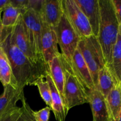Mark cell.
Returning a JSON list of instances; mask_svg holds the SVG:
<instances>
[{"label":"cell","instance_id":"cell-1","mask_svg":"<svg viewBox=\"0 0 121 121\" xmlns=\"http://www.w3.org/2000/svg\"><path fill=\"white\" fill-rule=\"evenodd\" d=\"M0 46L8 57L14 80L19 88L24 89L26 86H34L39 78L46 76V73L32 63L15 44L12 37V27L3 28Z\"/></svg>","mask_w":121,"mask_h":121},{"label":"cell","instance_id":"cell-2","mask_svg":"<svg viewBox=\"0 0 121 121\" xmlns=\"http://www.w3.org/2000/svg\"><path fill=\"white\" fill-rule=\"evenodd\" d=\"M98 2L100 17L97 37L103 51L106 66H109L112 62L120 22L112 0H98Z\"/></svg>","mask_w":121,"mask_h":121},{"label":"cell","instance_id":"cell-3","mask_svg":"<svg viewBox=\"0 0 121 121\" xmlns=\"http://www.w3.org/2000/svg\"><path fill=\"white\" fill-rule=\"evenodd\" d=\"M64 73V99L68 109L89 103L88 92L75 72L71 62L60 53Z\"/></svg>","mask_w":121,"mask_h":121},{"label":"cell","instance_id":"cell-4","mask_svg":"<svg viewBox=\"0 0 121 121\" xmlns=\"http://www.w3.org/2000/svg\"><path fill=\"white\" fill-rule=\"evenodd\" d=\"M12 37L15 44L32 63L38 66L45 73L49 72L48 66L43 58L37 53L34 39L25 24L21 14L16 24L12 27Z\"/></svg>","mask_w":121,"mask_h":121},{"label":"cell","instance_id":"cell-5","mask_svg":"<svg viewBox=\"0 0 121 121\" xmlns=\"http://www.w3.org/2000/svg\"><path fill=\"white\" fill-rule=\"evenodd\" d=\"M77 48L88 67L96 88L98 73L106 66L103 51L97 37L91 35L81 38Z\"/></svg>","mask_w":121,"mask_h":121},{"label":"cell","instance_id":"cell-6","mask_svg":"<svg viewBox=\"0 0 121 121\" xmlns=\"http://www.w3.org/2000/svg\"><path fill=\"white\" fill-rule=\"evenodd\" d=\"M54 29L61 54L71 62L74 54L78 47L80 37L69 22L65 14H63L60 21Z\"/></svg>","mask_w":121,"mask_h":121},{"label":"cell","instance_id":"cell-7","mask_svg":"<svg viewBox=\"0 0 121 121\" xmlns=\"http://www.w3.org/2000/svg\"><path fill=\"white\" fill-rule=\"evenodd\" d=\"M62 2L64 13L80 38L93 35L88 20L74 0H62Z\"/></svg>","mask_w":121,"mask_h":121},{"label":"cell","instance_id":"cell-8","mask_svg":"<svg viewBox=\"0 0 121 121\" xmlns=\"http://www.w3.org/2000/svg\"><path fill=\"white\" fill-rule=\"evenodd\" d=\"M58 44L56 35L53 27L43 22L41 41L42 53L47 66L55 57L58 56L60 54L58 51Z\"/></svg>","mask_w":121,"mask_h":121},{"label":"cell","instance_id":"cell-9","mask_svg":"<svg viewBox=\"0 0 121 121\" xmlns=\"http://www.w3.org/2000/svg\"><path fill=\"white\" fill-rule=\"evenodd\" d=\"M21 15L25 24L34 39L37 53L43 58L41 47L43 21L40 15L32 9H27Z\"/></svg>","mask_w":121,"mask_h":121},{"label":"cell","instance_id":"cell-10","mask_svg":"<svg viewBox=\"0 0 121 121\" xmlns=\"http://www.w3.org/2000/svg\"><path fill=\"white\" fill-rule=\"evenodd\" d=\"M64 14L62 0H44L40 15L43 22L55 28Z\"/></svg>","mask_w":121,"mask_h":121},{"label":"cell","instance_id":"cell-11","mask_svg":"<svg viewBox=\"0 0 121 121\" xmlns=\"http://www.w3.org/2000/svg\"><path fill=\"white\" fill-rule=\"evenodd\" d=\"M89 103L92 111L93 121H110L106 98L96 89L88 93Z\"/></svg>","mask_w":121,"mask_h":121},{"label":"cell","instance_id":"cell-12","mask_svg":"<svg viewBox=\"0 0 121 121\" xmlns=\"http://www.w3.org/2000/svg\"><path fill=\"white\" fill-rule=\"evenodd\" d=\"M84 13L91 27L93 34L97 37L99 28L100 5L98 0H74Z\"/></svg>","mask_w":121,"mask_h":121},{"label":"cell","instance_id":"cell-13","mask_svg":"<svg viewBox=\"0 0 121 121\" xmlns=\"http://www.w3.org/2000/svg\"><path fill=\"white\" fill-rule=\"evenodd\" d=\"M71 65L88 93L90 91L94 90L96 87L91 73L78 48L75 50L72 57Z\"/></svg>","mask_w":121,"mask_h":121},{"label":"cell","instance_id":"cell-14","mask_svg":"<svg viewBox=\"0 0 121 121\" xmlns=\"http://www.w3.org/2000/svg\"><path fill=\"white\" fill-rule=\"evenodd\" d=\"M4 92L0 95V117L11 109L16 107V104L24 96L23 89L9 84L4 86Z\"/></svg>","mask_w":121,"mask_h":121},{"label":"cell","instance_id":"cell-15","mask_svg":"<svg viewBox=\"0 0 121 121\" xmlns=\"http://www.w3.org/2000/svg\"><path fill=\"white\" fill-rule=\"evenodd\" d=\"M45 79L48 82L51 92L52 98V111L55 118L58 121H65L69 110L66 107L64 99L53 83L49 73L47 72Z\"/></svg>","mask_w":121,"mask_h":121},{"label":"cell","instance_id":"cell-16","mask_svg":"<svg viewBox=\"0 0 121 121\" xmlns=\"http://www.w3.org/2000/svg\"><path fill=\"white\" fill-rule=\"evenodd\" d=\"M110 121H117L121 115V82H117L106 98Z\"/></svg>","mask_w":121,"mask_h":121},{"label":"cell","instance_id":"cell-17","mask_svg":"<svg viewBox=\"0 0 121 121\" xmlns=\"http://www.w3.org/2000/svg\"><path fill=\"white\" fill-rule=\"evenodd\" d=\"M60 54L55 57L49 64V73L57 89L64 99V73L62 64L60 57ZM65 102V101H64Z\"/></svg>","mask_w":121,"mask_h":121},{"label":"cell","instance_id":"cell-18","mask_svg":"<svg viewBox=\"0 0 121 121\" xmlns=\"http://www.w3.org/2000/svg\"><path fill=\"white\" fill-rule=\"evenodd\" d=\"M108 68L111 72L116 82H121V23L120 22L119 30L117 40L114 47L111 64Z\"/></svg>","mask_w":121,"mask_h":121},{"label":"cell","instance_id":"cell-19","mask_svg":"<svg viewBox=\"0 0 121 121\" xmlns=\"http://www.w3.org/2000/svg\"><path fill=\"white\" fill-rule=\"evenodd\" d=\"M116 83L117 82L110 70L108 67L105 66L98 73L97 85L96 89L103 95L104 98H106Z\"/></svg>","mask_w":121,"mask_h":121},{"label":"cell","instance_id":"cell-20","mask_svg":"<svg viewBox=\"0 0 121 121\" xmlns=\"http://www.w3.org/2000/svg\"><path fill=\"white\" fill-rule=\"evenodd\" d=\"M0 81L3 86L11 84L18 87L14 80L10 63L3 48L0 46Z\"/></svg>","mask_w":121,"mask_h":121},{"label":"cell","instance_id":"cell-21","mask_svg":"<svg viewBox=\"0 0 121 121\" xmlns=\"http://www.w3.org/2000/svg\"><path fill=\"white\" fill-rule=\"evenodd\" d=\"M21 11L18 8L9 5L4 10L2 18V25L3 27H12L16 24Z\"/></svg>","mask_w":121,"mask_h":121},{"label":"cell","instance_id":"cell-22","mask_svg":"<svg viewBox=\"0 0 121 121\" xmlns=\"http://www.w3.org/2000/svg\"><path fill=\"white\" fill-rule=\"evenodd\" d=\"M39 89L40 96L47 105L52 109V98L51 92L48 82L45 79V77L42 76L39 78L36 83L35 85Z\"/></svg>","mask_w":121,"mask_h":121},{"label":"cell","instance_id":"cell-23","mask_svg":"<svg viewBox=\"0 0 121 121\" xmlns=\"http://www.w3.org/2000/svg\"><path fill=\"white\" fill-rule=\"evenodd\" d=\"M22 102L23 111L20 117L18 118L16 121H36L33 115V111L30 107L29 105L26 101L24 96L21 99Z\"/></svg>","mask_w":121,"mask_h":121},{"label":"cell","instance_id":"cell-24","mask_svg":"<svg viewBox=\"0 0 121 121\" xmlns=\"http://www.w3.org/2000/svg\"><path fill=\"white\" fill-rule=\"evenodd\" d=\"M21 107H16L11 109L0 117V121H16L22 112Z\"/></svg>","mask_w":121,"mask_h":121},{"label":"cell","instance_id":"cell-25","mask_svg":"<svg viewBox=\"0 0 121 121\" xmlns=\"http://www.w3.org/2000/svg\"><path fill=\"white\" fill-rule=\"evenodd\" d=\"M52 111L48 106L45 107L38 111H33V115L36 121H49L50 112Z\"/></svg>","mask_w":121,"mask_h":121},{"label":"cell","instance_id":"cell-26","mask_svg":"<svg viewBox=\"0 0 121 121\" xmlns=\"http://www.w3.org/2000/svg\"><path fill=\"white\" fill-rule=\"evenodd\" d=\"M44 0H28L27 9H32L40 14L43 4Z\"/></svg>","mask_w":121,"mask_h":121},{"label":"cell","instance_id":"cell-27","mask_svg":"<svg viewBox=\"0 0 121 121\" xmlns=\"http://www.w3.org/2000/svg\"><path fill=\"white\" fill-rule=\"evenodd\" d=\"M28 0H11V5L15 8H18L23 14L27 9Z\"/></svg>","mask_w":121,"mask_h":121},{"label":"cell","instance_id":"cell-28","mask_svg":"<svg viewBox=\"0 0 121 121\" xmlns=\"http://www.w3.org/2000/svg\"><path fill=\"white\" fill-rule=\"evenodd\" d=\"M119 22L121 23V0H112Z\"/></svg>","mask_w":121,"mask_h":121},{"label":"cell","instance_id":"cell-29","mask_svg":"<svg viewBox=\"0 0 121 121\" xmlns=\"http://www.w3.org/2000/svg\"><path fill=\"white\" fill-rule=\"evenodd\" d=\"M11 4V0H0V10L4 11Z\"/></svg>","mask_w":121,"mask_h":121},{"label":"cell","instance_id":"cell-30","mask_svg":"<svg viewBox=\"0 0 121 121\" xmlns=\"http://www.w3.org/2000/svg\"><path fill=\"white\" fill-rule=\"evenodd\" d=\"M3 28L2 26H0V44L2 41V31H3Z\"/></svg>","mask_w":121,"mask_h":121},{"label":"cell","instance_id":"cell-31","mask_svg":"<svg viewBox=\"0 0 121 121\" xmlns=\"http://www.w3.org/2000/svg\"><path fill=\"white\" fill-rule=\"evenodd\" d=\"M2 11L0 10V26H2V18H1V13H2Z\"/></svg>","mask_w":121,"mask_h":121},{"label":"cell","instance_id":"cell-32","mask_svg":"<svg viewBox=\"0 0 121 121\" xmlns=\"http://www.w3.org/2000/svg\"><path fill=\"white\" fill-rule=\"evenodd\" d=\"M121 121V117H120V118H119L118 121Z\"/></svg>","mask_w":121,"mask_h":121}]
</instances>
